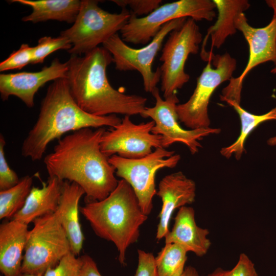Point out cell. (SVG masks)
<instances>
[{
  "mask_svg": "<svg viewBox=\"0 0 276 276\" xmlns=\"http://www.w3.org/2000/svg\"><path fill=\"white\" fill-rule=\"evenodd\" d=\"M105 130L85 128L72 132L58 140L43 159L49 177L77 184L85 192L86 203L105 199L118 184L115 169L100 148Z\"/></svg>",
  "mask_w": 276,
  "mask_h": 276,
  "instance_id": "obj_1",
  "label": "cell"
},
{
  "mask_svg": "<svg viewBox=\"0 0 276 276\" xmlns=\"http://www.w3.org/2000/svg\"><path fill=\"white\" fill-rule=\"evenodd\" d=\"M32 8V12L22 18L24 22L37 23L56 20L74 23L78 14L81 1L79 0H12Z\"/></svg>",
  "mask_w": 276,
  "mask_h": 276,
  "instance_id": "obj_22",
  "label": "cell"
},
{
  "mask_svg": "<svg viewBox=\"0 0 276 276\" xmlns=\"http://www.w3.org/2000/svg\"><path fill=\"white\" fill-rule=\"evenodd\" d=\"M181 276H199L196 269L192 266H188L185 269Z\"/></svg>",
  "mask_w": 276,
  "mask_h": 276,
  "instance_id": "obj_34",
  "label": "cell"
},
{
  "mask_svg": "<svg viewBox=\"0 0 276 276\" xmlns=\"http://www.w3.org/2000/svg\"><path fill=\"white\" fill-rule=\"evenodd\" d=\"M43 274H26V275H25V276H42Z\"/></svg>",
  "mask_w": 276,
  "mask_h": 276,
  "instance_id": "obj_39",
  "label": "cell"
},
{
  "mask_svg": "<svg viewBox=\"0 0 276 276\" xmlns=\"http://www.w3.org/2000/svg\"><path fill=\"white\" fill-rule=\"evenodd\" d=\"M188 251L181 246L165 244L155 258L157 276H181Z\"/></svg>",
  "mask_w": 276,
  "mask_h": 276,
  "instance_id": "obj_25",
  "label": "cell"
},
{
  "mask_svg": "<svg viewBox=\"0 0 276 276\" xmlns=\"http://www.w3.org/2000/svg\"><path fill=\"white\" fill-rule=\"evenodd\" d=\"M267 143L269 146H274L276 145V136L269 138Z\"/></svg>",
  "mask_w": 276,
  "mask_h": 276,
  "instance_id": "obj_37",
  "label": "cell"
},
{
  "mask_svg": "<svg viewBox=\"0 0 276 276\" xmlns=\"http://www.w3.org/2000/svg\"><path fill=\"white\" fill-rule=\"evenodd\" d=\"M218 10L217 20L207 30L201 47L200 57L204 60L208 52L205 49L208 39L211 38L212 49L219 48L229 36L236 33L235 21L237 15L250 7L247 0H213Z\"/></svg>",
  "mask_w": 276,
  "mask_h": 276,
  "instance_id": "obj_21",
  "label": "cell"
},
{
  "mask_svg": "<svg viewBox=\"0 0 276 276\" xmlns=\"http://www.w3.org/2000/svg\"><path fill=\"white\" fill-rule=\"evenodd\" d=\"M216 6L211 0H179L160 5L148 15L137 17L131 14L120 30L122 40L134 44H147L166 23L179 18L212 20Z\"/></svg>",
  "mask_w": 276,
  "mask_h": 276,
  "instance_id": "obj_7",
  "label": "cell"
},
{
  "mask_svg": "<svg viewBox=\"0 0 276 276\" xmlns=\"http://www.w3.org/2000/svg\"><path fill=\"white\" fill-rule=\"evenodd\" d=\"M227 103L238 113L240 120L241 130L237 140L231 145L222 148L220 153L226 158H229L234 155L235 158L239 160L245 151V142L251 131L264 122L276 120V106L266 113L257 115L248 112L239 104L234 102Z\"/></svg>",
  "mask_w": 276,
  "mask_h": 276,
  "instance_id": "obj_23",
  "label": "cell"
},
{
  "mask_svg": "<svg viewBox=\"0 0 276 276\" xmlns=\"http://www.w3.org/2000/svg\"><path fill=\"white\" fill-rule=\"evenodd\" d=\"M108 159L115 169L116 175L131 186L142 211L148 216L152 211L153 198L157 192L155 184L156 172L162 168L175 167L180 155L161 147L140 158L129 159L113 155Z\"/></svg>",
  "mask_w": 276,
  "mask_h": 276,
  "instance_id": "obj_8",
  "label": "cell"
},
{
  "mask_svg": "<svg viewBox=\"0 0 276 276\" xmlns=\"http://www.w3.org/2000/svg\"><path fill=\"white\" fill-rule=\"evenodd\" d=\"M33 178L26 175L15 186L0 191V219H11L23 207L32 188Z\"/></svg>",
  "mask_w": 276,
  "mask_h": 276,
  "instance_id": "obj_24",
  "label": "cell"
},
{
  "mask_svg": "<svg viewBox=\"0 0 276 276\" xmlns=\"http://www.w3.org/2000/svg\"><path fill=\"white\" fill-rule=\"evenodd\" d=\"M270 72L272 74H276V66L271 69Z\"/></svg>",
  "mask_w": 276,
  "mask_h": 276,
  "instance_id": "obj_38",
  "label": "cell"
},
{
  "mask_svg": "<svg viewBox=\"0 0 276 276\" xmlns=\"http://www.w3.org/2000/svg\"><path fill=\"white\" fill-rule=\"evenodd\" d=\"M5 139L0 135V191L6 190L16 185L20 181L16 173L9 166L5 156Z\"/></svg>",
  "mask_w": 276,
  "mask_h": 276,
  "instance_id": "obj_29",
  "label": "cell"
},
{
  "mask_svg": "<svg viewBox=\"0 0 276 276\" xmlns=\"http://www.w3.org/2000/svg\"><path fill=\"white\" fill-rule=\"evenodd\" d=\"M229 270H224L221 268L216 269L213 272L206 276H228Z\"/></svg>",
  "mask_w": 276,
  "mask_h": 276,
  "instance_id": "obj_35",
  "label": "cell"
},
{
  "mask_svg": "<svg viewBox=\"0 0 276 276\" xmlns=\"http://www.w3.org/2000/svg\"><path fill=\"white\" fill-rule=\"evenodd\" d=\"M209 234L208 229L197 225L193 208L184 206L179 208L171 231L165 237V244H178L188 252L202 257L208 252L211 245L207 237Z\"/></svg>",
  "mask_w": 276,
  "mask_h": 276,
  "instance_id": "obj_19",
  "label": "cell"
},
{
  "mask_svg": "<svg viewBox=\"0 0 276 276\" xmlns=\"http://www.w3.org/2000/svg\"><path fill=\"white\" fill-rule=\"evenodd\" d=\"M81 267L80 258L70 252L56 266L48 269L42 276H81Z\"/></svg>",
  "mask_w": 276,
  "mask_h": 276,
  "instance_id": "obj_28",
  "label": "cell"
},
{
  "mask_svg": "<svg viewBox=\"0 0 276 276\" xmlns=\"http://www.w3.org/2000/svg\"><path fill=\"white\" fill-rule=\"evenodd\" d=\"M33 223L23 257L24 275L43 274L71 252L67 235L55 213L38 218Z\"/></svg>",
  "mask_w": 276,
  "mask_h": 276,
  "instance_id": "obj_6",
  "label": "cell"
},
{
  "mask_svg": "<svg viewBox=\"0 0 276 276\" xmlns=\"http://www.w3.org/2000/svg\"><path fill=\"white\" fill-rule=\"evenodd\" d=\"M67 62L66 79L70 93L84 111L97 116H130L141 115L146 107V98L124 94L111 85L106 69L113 58L103 47H98L83 56L71 55Z\"/></svg>",
  "mask_w": 276,
  "mask_h": 276,
  "instance_id": "obj_2",
  "label": "cell"
},
{
  "mask_svg": "<svg viewBox=\"0 0 276 276\" xmlns=\"http://www.w3.org/2000/svg\"><path fill=\"white\" fill-rule=\"evenodd\" d=\"M202 35L195 20L187 18L183 25L174 30L162 50L159 60L161 90L164 99L175 94L190 79L185 65L190 54H196Z\"/></svg>",
  "mask_w": 276,
  "mask_h": 276,
  "instance_id": "obj_10",
  "label": "cell"
},
{
  "mask_svg": "<svg viewBox=\"0 0 276 276\" xmlns=\"http://www.w3.org/2000/svg\"><path fill=\"white\" fill-rule=\"evenodd\" d=\"M80 212L98 236L115 245L119 261L125 264L126 250L137 241L140 227L148 218L131 186L123 179L119 180L107 197L86 203L80 207Z\"/></svg>",
  "mask_w": 276,
  "mask_h": 276,
  "instance_id": "obj_4",
  "label": "cell"
},
{
  "mask_svg": "<svg viewBox=\"0 0 276 276\" xmlns=\"http://www.w3.org/2000/svg\"><path fill=\"white\" fill-rule=\"evenodd\" d=\"M99 1L82 0L80 9L72 26L60 33L68 38L71 55L82 56L98 47L122 29L131 13L123 9L119 13H109L99 5Z\"/></svg>",
  "mask_w": 276,
  "mask_h": 276,
  "instance_id": "obj_5",
  "label": "cell"
},
{
  "mask_svg": "<svg viewBox=\"0 0 276 276\" xmlns=\"http://www.w3.org/2000/svg\"><path fill=\"white\" fill-rule=\"evenodd\" d=\"M28 225L14 219L0 225V271L3 276H25L22 263Z\"/></svg>",
  "mask_w": 276,
  "mask_h": 276,
  "instance_id": "obj_17",
  "label": "cell"
},
{
  "mask_svg": "<svg viewBox=\"0 0 276 276\" xmlns=\"http://www.w3.org/2000/svg\"><path fill=\"white\" fill-rule=\"evenodd\" d=\"M72 47L70 40L66 37L60 36L53 38L44 36L40 38L37 45L34 47L31 64H41L51 53L58 50H70Z\"/></svg>",
  "mask_w": 276,
  "mask_h": 276,
  "instance_id": "obj_26",
  "label": "cell"
},
{
  "mask_svg": "<svg viewBox=\"0 0 276 276\" xmlns=\"http://www.w3.org/2000/svg\"><path fill=\"white\" fill-rule=\"evenodd\" d=\"M236 66V60L228 53L214 54L198 78L189 99L177 105L178 120L191 129L210 127L208 106L210 98L221 83L233 77Z\"/></svg>",
  "mask_w": 276,
  "mask_h": 276,
  "instance_id": "obj_9",
  "label": "cell"
},
{
  "mask_svg": "<svg viewBox=\"0 0 276 276\" xmlns=\"http://www.w3.org/2000/svg\"><path fill=\"white\" fill-rule=\"evenodd\" d=\"M34 47L22 44L19 49L14 51L9 57L0 63V72L20 70L32 63Z\"/></svg>",
  "mask_w": 276,
  "mask_h": 276,
  "instance_id": "obj_27",
  "label": "cell"
},
{
  "mask_svg": "<svg viewBox=\"0 0 276 276\" xmlns=\"http://www.w3.org/2000/svg\"><path fill=\"white\" fill-rule=\"evenodd\" d=\"M228 276H258L255 265L244 253L240 255L235 267L229 270Z\"/></svg>",
  "mask_w": 276,
  "mask_h": 276,
  "instance_id": "obj_32",
  "label": "cell"
},
{
  "mask_svg": "<svg viewBox=\"0 0 276 276\" xmlns=\"http://www.w3.org/2000/svg\"><path fill=\"white\" fill-rule=\"evenodd\" d=\"M83 195L84 190L77 184L63 181L58 205L54 213L67 235L71 252L77 256L80 254L84 241L80 223L79 206Z\"/></svg>",
  "mask_w": 276,
  "mask_h": 276,
  "instance_id": "obj_18",
  "label": "cell"
},
{
  "mask_svg": "<svg viewBox=\"0 0 276 276\" xmlns=\"http://www.w3.org/2000/svg\"><path fill=\"white\" fill-rule=\"evenodd\" d=\"M138 264L134 276H157L155 258L152 254L139 249Z\"/></svg>",
  "mask_w": 276,
  "mask_h": 276,
  "instance_id": "obj_31",
  "label": "cell"
},
{
  "mask_svg": "<svg viewBox=\"0 0 276 276\" xmlns=\"http://www.w3.org/2000/svg\"><path fill=\"white\" fill-rule=\"evenodd\" d=\"M155 100L153 107H146L141 116L150 118L154 122L151 132L162 138V147L166 148L175 143L185 144L192 154L197 153L202 145L199 142L204 137L218 134L221 129L217 128H202L186 130L178 123L176 106L179 102L176 94L163 100L156 87L152 92Z\"/></svg>",
  "mask_w": 276,
  "mask_h": 276,
  "instance_id": "obj_12",
  "label": "cell"
},
{
  "mask_svg": "<svg viewBox=\"0 0 276 276\" xmlns=\"http://www.w3.org/2000/svg\"><path fill=\"white\" fill-rule=\"evenodd\" d=\"M196 190L195 182L181 171L168 174L160 181L156 192L162 201L156 235L158 240L169 232V224L174 211L195 201Z\"/></svg>",
  "mask_w": 276,
  "mask_h": 276,
  "instance_id": "obj_16",
  "label": "cell"
},
{
  "mask_svg": "<svg viewBox=\"0 0 276 276\" xmlns=\"http://www.w3.org/2000/svg\"><path fill=\"white\" fill-rule=\"evenodd\" d=\"M237 30L241 32L249 46L247 64L237 78L232 77L222 90L221 101L240 104L242 83L247 74L259 64L272 62L276 66V16L273 15L267 25L254 28L247 22L244 13L239 14L235 21Z\"/></svg>",
  "mask_w": 276,
  "mask_h": 276,
  "instance_id": "obj_13",
  "label": "cell"
},
{
  "mask_svg": "<svg viewBox=\"0 0 276 276\" xmlns=\"http://www.w3.org/2000/svg\"><path fill=\"white\" fill-rule=\"evenodd\" d=\"M122 119L116 114L97 116L76 103L66 78L54 80L43 99L38 118L23 141L21 153L32 161L40 160L49 144L68 132L83 128L113 127Z\"/></svg>",
  "mask_w": 276,
  "mask_h": 276,
  "instance_id": "obj_3",
  "label": "cell"
},
{
  "mask_svg": "<svg viewBox=\"0 0 276 276\" xmlns=\"http://www.w3.org/2000/svg\"><path fill=\"white\" fill-rule=\"evenodd\" d=\"M122 9L129 7L132 14L136 16L147 15L161 4L162 0H112L111 1Z\"/></svg>",
  "mask_w": 276,
  "mask_h": 276,
  "instance_id": "obj_30",
  "label": "cell"
},
{
  "mask_svg": "<svg viewBox=\"0 0 276 276\" xmlns=\"http://www.w3.org/2000/svg\"><path fill=\"white\" fill-rule=\"evenodd\" d=\"M63 181L56 177H49L42 182L41 188L33 187L23 207L12 219L28 225L38 218L54 213L61 194Z\"/></svg>",
  "mask_w": 276,
  "mask_h": 276,
  "instance_id": "obj_20",
  "label": "cell"
},
{
  "mask_svg": "<svg viewBox=\"0 0 276 276\" xmlns=\"http://www.w3.org/2000/svg\"><path fill=\"white\" fill-rule=\"evenodd\" d=\"M153 121L139 124L133 123L130 116H125L121 122L105 130L101 140V151L108 157L113 155L135 159L147 156L153 148L162 147V138L151 132Z\"/></svg>",
  "mask_w": 276,
  "mask_h": 276,
  "instance_id": "obj_14",
  "label": "cell"
},
{
  "mask_svg": "<svg viewBox=\"0 0 276 276\" xmlns=\"http://www.w3.org/2000/svg\"><path fill=\"white\" fill-rule=\"evenodd\" d=\"M68 65L55 58L48 66L35 72H22L0 75V95L3 101L10 96L20 99L29 108L34 105V97L46 83L60 78H67Z\"/></svg>",
  "mask_w": 276,
  "mask_h": 276,
  "instance_id": "obj_15",
  "label": "cell"
},
{
  "mask_svg": "<svg viewBox=\"0 0 276 276\" xmlns=\"http://www.w3.org/2000/svg\"><path fill=\"white\" fill-rule=\"evenodd\" d=\"M80 258L81 261V276H102L91 257L84 255Z\"/></svg>",
  "mask_w": 276,
  "mask_h": 276,
  "instance_id": "obj_33",
  "label": "cell"
},
{
  "mask_svg": "<svg viewBox=\"0 0 276 276\" xmlns=\"http://www.w3.org/2000/svg\"><path fill=\"white\" fill-rule=\"evenodd\" d=\"M266 3L273 11V15L276 16V0H267Z\"/></svg>",
  "mask_w": 276,
  "mask_h": 276,
  "instance_id": "obj_36",
  "label": "cell"
},
{
  "mask_svg": "<svg viewBox=\"0 0 276 276\" xmlns=\"http://www.w3.org/2000/svg\"><path fill=\"white\" fill-rule=\"evenodd\" d=\"M187 18H179L168 22L149 43L141 48L128 45L118 33L103 43V47L111 53L116 70L137 71L142 77L145 90L152 93L160 80L161 75L159 67L155 71H152L153 62L166 36L181 26Z\"/></svg>",
  "mask_w": 276,
  "mask_h": 276,
  "instance_id": "obj_11",
  "label": "cell"
}]
</instances>
